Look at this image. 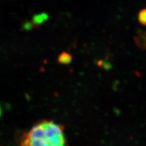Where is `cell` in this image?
I'll return each mask as SVG.
<instances>
[{"instance_id": "277c9868", "label": "cell", "mask_w": 146, "mask_h": 146, "mask_svg": "<svg viewBox=\"0 0 146 146\" xmlns=\"http://www.w3.org/2000/svg\"><path fill=\"white\" fill-rule=\"evenodd\" d=\"M48 18L49 16L47 13L44 12L40 13H38V14H35L33 16L32 22L34 23L35 25L39 26V25H42L43 22L48 20Z\"/></svg>"}, {"instance_id": "6da1fadb", "label": "cell", "mask_w": 146, "mask_h": 146, "mask_svg": "<svg viewBox=\"0 0 146 146\" xmlns=\"http://www.w3.org/2000/svg\"><path fill=\"white\" fill-rule=\"evenodd\" d=\"M20 146H66L63 127L52 121H40L25 133Z\"/></svg>"}, {"instance_id": "8992f818", "label": "cell", "mask_w": 146, "mask_h": 146, "mask_svg": "<svg viewBox=\"0 0 146 146\" xmlns=\"http://www.w3.org/2000/svg\"><path fill=\"white\" fill-rule=\"evenodd\" d=\"M38 27V26L35 25L34 23L27 21V22H26L23 25V29L25 31H29L31 29L36 28V27Z\"/></svg>"}, {"instance_id": "7a4b0ae2", "label": "cell", "mask_w": 146, "mask_h": 146, "mask_svg": "<svg viewBox=\"0 0 146 146\" xmlns=\"http://www.w3.org/2000/svg\"><path fill=\"white\" fill-rule=\"evenodd\" d=\"M134 41L139 49L146 50V31H139L135 36Z\"/></svg>"}, {"instance_id": "5b68a950", "label": "cell", "mask_w": 146, "mask_h": 146, "mask_svg": "<svg viewBox=\"0 0 146 146\" xmlns=\"http://www.w3.org/2000/svg\"><path fill=\"white\" fill-rule=\"evenodd\" d=\"M138 19L141 25L146 26V8L141 9L139 12Z\"/></svg>"}, {"instance_id": "3957f363", "label": "cell", "mask_w": 146, "mask_h": 146, "mask_svg": "<svg viewBox=\"0 0 146 146\" xmlns=\"http://www.w3.org/2000/svg\"><path fill=\"white\" fill-rule=\"evenodd\" d=\"M72 60V57L71 55L67 52L63 51L58 56L57 62L62 65H68L71 62Z\"/></svg>"}]
</instances>
